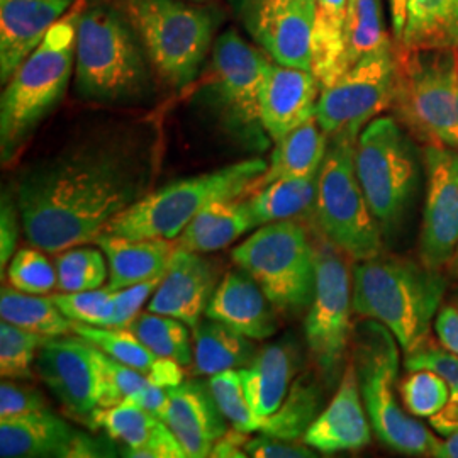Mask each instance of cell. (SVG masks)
Segmentation results:
<instances>
[{"mask_svg": "<svg viewBox=\"0 0 458 458\" xmlns=\"http://www.w3.org/2000/svg\"><path fill=\"white\" fill-rule=\"evenodd\" d=\"M145 168L130 143L100 140L38 165L17 182V208L31 245L60 253L96 242L143 197Z\"/></svg>", "mask_w": 458, "mask_h": 458, "instance_id": "cell-1", "label": "cell"}, {"mask_svg": "<svg viewBox=\"0 0 458 458\" xmlns=\"http://www.w3.org/2000/svg\"><path fill=\"white\" fill-rule=\"evenodd\" d=\"M445 289L440 268L380 253L353 268V312L389 327L408 353L428 340Z\"/></svg>", "mask_w": 458, "mask_h": 458, "instance_id": "cell-2", "label": "cell"}, {"mask_svg": "<svg viewBox=\"0 0 458 458\" xmlns=\"http://www.w3.org/2000/svg\"><path fill=\"white\" fill-rule=\"evenodd\" d=\"M85 2L77 0L45 36L41 45L9 79L0 102V149L7 162L65 94L75 62L79 17Z\"/></svg>", "mask_w": 458, "mask_h": 458, "instance_id": "cell-3", "label": "cell"}, {"mask_svg": "<svg viewBox=\"0 0 458 458\" xmlns=\"http://www.w3.org/2000/svg\"><path fill=\"white\" fill-rule=\"evenodd\" d=\"M262 158H250L219 170L166 183L140 197L106 226L102 234L131 240H177L197 214L216 202L240 199L267 170Z\"/></svg>", "mask_w": 458, "mask_h": 458, "instance_id": "cell-4", "label": "cell"}, {"mask_svg": "<svg viewBox=\"0 0 458 458\" xmlns=\"http://www.w3.org/2000/svg\"><path fill=\"white\" fill-rule=\"evenodd\" d=\"M143 43L128 17L107 5L85 7L77 24L75 85L98 102L140 98L148 85Z\"/></svg>", "mask_w": 458, "mask_h": 458, "instance_id": "cell-5", "label": "cell"}, {"mask_svg": "<svg viewBox=\"0 0 458 458\" xmlns=\"http://www.w3.org/2000/svg\"><path fill=\"white\" fill-rule=\"evenodd\" d=\"M355 168L382 234L395 236L421 187L423 155L394 117L382 115L361 130Z\"/></svg>", "mask_w": 458, "mask_h": 458, "instance_id": "cell-6", "label": "cell"}, {"mask_svg": "<svg viewBox=\"0 0 458 458\" xmlns=\"http://www.w3.org/2000/svg\"><path fill=\"white\" fill-rule=\"evenodd\" d=\"M353 363L363 406L377 438L397 454L433 457L440 440L397 401L401 353L393 331L377 321L361 325Z\"/></svg>", "mask_w": 458, "mask_h": 458, "instance_id": "cell-7", "label": "cell"}, {"mask_svg": "<svg viewBox=\"0 0 458 458\" xmlns=\"http://www.w3.org/2000/svg\"><path fill=\"white\" fill-rule=\"evenodd\" d=\"M360 134L340 131L329 136L318 174L316 219L323 236L352 260L363 262L382 253V229L361 191L355 147Z\"/></svg>", "mask_w": 458, "mask_h": 458, "instance_id": "cell-8", "label": "cell"}, {"mask_svg": "<svg viewBox=\"0 0 458 458\" xmlns=\"http://www.w3.org/2000/svg\"><path fill=\"white\" fill-rule=\"evenodd\" d=\"M123 5L165 81L174 87L192 82L213 47V11L185 0H124Z\"/></svg>", "mask_w": 458, "mask_h": 458, "instance_id": "cell-9", "label": "cell"}, {"mask_svg": "<svg viewBox=\"0 0 458 458\" xmlns=\"http://www.w3.org/2000/svg\"><path fill=\"white\" fill-rule=\"evenodd\" d=\"M393 107L411 131L458 149L457 49H401Z\"/></svg>", "mask_w": 458, "mask_h": 458, "instance_id": "cell-10", "label": "cell"}, {"mask_svg": "<svg viewBox=\"0 0 458 458\" xmlns=\"http://www.w3.org/2000/svg\"><path fill=\"white\" fill-rule=\"evenodd\" d=\"M231 257L276 310L293 314L310 310L316 291V248L295 219L263 225Z\"/></svg>", "mask_w": 458, "mask_h": 458, "instance_id": "cell-11", "label": "cell"}, {"mask_svg": "<svg viewBox=\"0 0 458 458\" xmlns=\"http://www.w3.org/2000/svg\"><path fill=\"white\" fill-rule=\"evenodd\" d=\"M272 62L234 31L214 43L209 102L229 131L251 147L265 145L260 94Z\"/></svg>", "mask_w": 458, "mask_h": 458, "instance_id": "cell-12", "label": "cell"}, {"mask_svg": "<svg viewBox=\"0 0 458 458\" xmlns=\"http://www.w3.org/2000/svg\"><path fill=\"white\" fill-rule=\"evenodd\" d=\"M397 70L399 58L389 39L321 89L314 115L327 136L340 131L360 134L376 115L393 107Z\"/></svg>", "mask_w": 458, "mask_h": 458, "instance_id": "cell-13", "label": "cell"}, {"mask_svg": "<svg viewBox=\"0 0 458 458\" xmlns=\"http://www.w3.org/2000/svg\"><path fill=\"white\" fill-rule=\"evenodd\" d=\"M346 257L327 238L316 248V291L304 327L312 359L327 378L338 372L350 340L353 274Z\"/></svg>", "mask_w": 458, "mask_h": 458, "instance_id": "cell-14", "label": "cell"}, {"mask_svg": "<svg viewBox=\"0 0 458 458\" xmlns=\"http://www.w3.org/2000/svg\"><path fill=\"white\" fill-rule=\"evenodd\" d=\"M426 197L420 231V260L446 267L458 246V149L429 143L423 151Z\"/></svg>", "mask_w": 458, "mask_h": 458, "instance_id": "cell-15", "label": "cell"}, {"mask_svg": "<svg viewBox=\"0 0 458 458\" xmlns=\"http://www.w3.org/2000/svg\"><path fill=\"white\" fill-rule=\"evenodd\" d=\"M316 0H250L238 17L276 64L312 70Z\"/></svg>", "mask_w": 458, "mask_h": 458, "instance_id": "cell-16", "label": "cell"}, {"mask_svg": "<svg viewBox=\"0 0 458 458\" xmlns=\"http://www.w3.org/2000/svg\"><path fill=\"white\" fill-rule=\"evenodd\" d=\"M36 367L68 412L89 418L98 410L100 372L96 344L82 336H48L38 350Z\"/></svg>", "mask_w": 458, "mask_h": 458, "instance_id": "cell-17", "label": "cell"}, {"mask_svg": "<svg viewBox=\"0 0 458 458\" xmlns=\"http://www.w3.org/2000/svg\"><path fill=\"white\" fill-rule=\"evenodd\" d=\"M94 438L75 431L47 410L0 418V457H102Z\"/></svg>", "mask_w": 458, "mask_h": 458, "instance_id": "cell-18", "label": "cell"}, {"mask_svg": "<svg viewBox=\"0 0 458 458\" xmlns=\"http://www.w3.org/2000/svg\"><path fill=\"white\" fill-rule=\"evenodd\" d=\"M217 270L200 253L175 248L164 278L148 302V311L172 316L196 327L217 287Z\"/></svg>", "mask_w": 458, "mask_h": 458, "instance_id": "cell-19", "label": "cell"}, {"mask_svg": "<svg viewBox=\"0 0 458 458\" xmlns=\"http://www.w3.org/2000/svg\"><path fill=\"white\" fill-rule=\"evenodd\" d=\"M321 85L312 70L272 62L260 94L263 130L277 143L316 113Z\"/></svg>", "mask_w": 458, "mask_h": 458, "instance_id": "cell-20", "label": "cell"}, {"mask_svg": "<svg viewBox=\"0 0 458 458\" xmlns=\"http://www.w3.org/2000/svg\"><path fill=\"white\" fill-rule=\"evenodd\" d=\"M360 384L353 360L348 361L338 391L327 410L310 426L302 442L323 454L360 450L370 443V420L361 403Z\"/></svg>", "mask_w": 458, "mask_h": 458, "instance_id": "cell-21", "label": "cell"}, {"mask_svg": "<svg viewBox=\"0 0 458 458\" xmlns=\"http://www.w3.org/2000/svg\"><path fill=\"white\" fill-rule=\"evenodd\" d=\"M77 0H0V81L9 82L22 62Z\"/></svg>", "mask_w": 458, "mask_h": 458, "instance_id": "cell-22", "label": "cell"}, {"mask_svg": "<svg viewBox=\"0 0 458 458\" xmlns=\"http://www.w3.org/2000/svg\"><path fill=\"white\" fill-rule=\"evenodd\" d=\"M168 397L165 423L181 442L187 458L211 457L214 445L228 433V428L209 386L194 380L182 382L168 389Z\"/></svg>", "mask_w": 458, "mask_h": 458, "instance_id": "cell-23", "label": "cell"}, {"mask_svg": "<svg viewBox=\"0 0 458 458\" xmlns=\"http://www.w3.org/2000/svg\"><path fill=\"white\" fill-rule=\"evenodd\" d=\"M90 423L104 429L109 438L123 443L124 457L187 458L164 420L131 403L98 408L90 414Z\"/></svg>", "mask_w": 458, "mask_h": 458, "instance_id": "cell-24", "label": "cell"}, {"mask_svg": "<svg viewBox=\"0 0 458 458\" xmlns=\"http://www.w3.org/2000/svg\"><path fill=\"white\" fill-rule=\"evenodd\" d=\"M274 308L262 287L242 268L228 272L217 284L206 318L228 325L250 340L263 342L277 331Z\"/></svg>", "mask_w": 458, "mask_h": 458, "instance_id": "cell-25", "label": "cell"}, {"mask_svg": "<svg viewBox=\"0 0 458 458\" xmlns=\"http://www.w3.org/2000/svg\"><path fill=\"white\" fill-rule=\"evenodd\" d=\"M299 353L294 344L277 342L263 346L253 360L240 370L248 403L263 421L284 403L294 382Z\"/></svg>", "mask_w": 458, "mask_h": 458, "instance_id": "cell-26", "label": "cell"}, {"mask_svg": "<svg viewBox=\"0 0 458 458\" xmlns=\"http://www.w3.org/2000/svg\"><path fill=\"white\" fill-rule=\"evenodd\" d=\"M96 243L109 263V287L113 291L164 277L175 250V243L164 238L131 240L117 234H100Z\"/></svg>", "mask_w": 458, "mask_h": 458, "instance_id": "cell-27", "label": "cell"}, {"mask_svg": "<svg viewBox=\"0 0 458 458\" xmlns=\"http://www.w3.org/2000/svg\"><path fill=\"white\" fill-rule=\"evenodd\" d=\"M329 136L319 126L316 115L285 134L276 143L265 174L253 183L250 192H257L270 182L291 177L318 175L327 155Z\"/></svg>", "mask_w": 458, "mask_h": 458, "instance_id": "cell-28", "label": "cell"}, {"mask_svg": "<svg viewBox=\"0 0 458 458\" xmlns=\"http://www.w3.org/2000/svg\"><path fill=\"white\" fill-rule=\"evenodd\" d=\"M255 217L250 202L242 199H231L216 202L197 214L192 223L182 231L174 242L175 248L211 253L234 243L250 229L255 228Z\"/></svg>", "mask_w": 458, "mask_h": 458, "instance_id": "cell-29", "label": "cell"}, {"mask_svg": "<svg viewBox=\"0 0 458 458\" xmlns=\"http://www.w3.org/2000/svg\"><path fill=\"white\" fill-rule=\"evenodd\" d=\"M348 0H316L312 24V73L321 89L346 72Z\"/></svg>", "mask_w": 458, "mask_h": 458, "instance_id": "cell-30", "label": "cell"}, {"mask_svg": "<svg viewBox=\"0 0 458 458\" xmlns=\"http://www.w3.org/2000/svg\"><path fill=\"white\" fill-rule=\"evenodd\" d=\"M401 49H458V0H408Z\"/></svg>", "mask_w": 458, "mask_h": 458, "instance_id": "cell-31", "label": "cell"}, {"mask_svg": "<svg viewBox=\"0 0 458 458\" xmlns=\"http://www.w3.org/2000/svg\"><path fill=\"white\" fill-rule=\"evenodd\" d=\"M194 365L199 376L243 369L255 357L250 338L228 325L206 318L196 327Z\"/></svg>", "mask_w": 458, "mask_h": 458, "instance_id": "cell-32", "label": "cell"}, {"mask_svg": "<svg viewBox=\"0 0 458 458\" xmlns=\"http://www.w3.org/2000/svg\"><path fill=\"white\" fill-rule=\"evenodd\" d=\"M321 404L323 393L319 382L312 374H302L293 382L280 408L263 420L259 431L267 437L299 442L319 416Z\"/></svg>", "mask_w": 458, "mask_h": 458, "instance_id": "cell-33", "label": "cell"}, {"mask_svg": "<svg viewBox=\"0 0 458 458\" xmlns=\"http://www.w3.org/2000/svg\"><path fill=\"white\" fill-rule=\"evenodd\" d=\"M248 199L257 226L297 219L311 213L318 196V175L291 177L267 183Z\"/></svg>", "mask_w": 458, "mask_h": 458, "instance_id": "cell-34", "label": "cell"}, {"mask_svg": "<svg viewBox=\"0 0 458 458\" xmlns=\"http://www.w3.org/2000/svg\"><path fill=\"white\" fill-rule=\"evenodd\" d=\"M2 321L24 327L43 336H62L73 331V321L68 319L51 297L28 294L16 287H2L0 293Z\"/></svg>", "mask_w": 458, "mask_h": 458, "instance_id": "cell-35", "label": "cell"}, {"mask_svg": "<svg viewBox=\"0 0 458 458\" xmlns=\"http://www.w3.org/2000/svg\"><path fill=\"white\" fill-rule=\"evenodd\" d=\"M128 327L157 357L179 361L182 367L194 360L189 329L179 319L158 312H140Z\"/></svg>", "mask_w": 458, "mask_h": 458, "instance_id": "cell-36", "label": "cell"}, {"mask_svg": "<svg viewBox=\"0 0 458 458\" xmlns=\"http://www.w3.org/2000/svg\"><path fill=\"white\" fill-rule=\"evenodd\" d=\"M73 331L87 342L96 344L111 359L123 361L140 372L148 374L155 361L158 360V357L141 344V340L130 327H94L75 323Z\"/></svg>", "mask_w": 458, "mask_h": 458, "instance_id": "cell-37", "label": "cell"}, {"mask_svg": "<svg viewBox=\"0 0 458 458\" xmlns=\"http://www.w3.org/2000/svg\"><path fill=\"white\" fill-rule=\"evenodd\" d=\"M107 259L98 248L73 246L55 259L58 287L64 293L100 289L107 278Z\"/></svg>", "mask_w": 458, "mask_h": 458, "instance_id": "cell-38", "label": "cell"}, {"mask_svg": "<svg viewBox=\"0 0 458 458\" xmlns=\"http://www.w3.org/2000/svg\"><path fill=\"white\" fill-rule=\"evenodd\" d=\"M389 39L391 38L384 26L382 0H359L355 13L348 22V68L357 64L365 55L380 48Z\"/></svg>", "mask_w": 458, "mask_h": 458, "instance_id": "cell-39", "label": "cell"}, {"mask_svg": "<svg viewBox=\"0 0 458 458\" xmlns=\"http://www.w3.org/2000/svg\"><path fill=\"white\" fill-rule=\"evenodd\" d=\"M208 386L217 408L234 429L246 435L260 429L262 421L255 416V412L248 403L240 372L225 370V372L214 374L209 377Z\"/></svg>", "mask_w": 458, "mask_h": 458, "instance_id": "cell-40", "label": "cell"}, {"mask_svg": "<svg viewBox=\"0 0 458 458\" xmlns=\"http://www.w3.org/2000/svg\"><path fill=\"white\" fill-rule=\"evenodd\" d=\"M48 336L24 327L0 323V374L7 378H31L36 352Z\"/></svg>", "mask_w": 458, "mask_h": 458, "instance_id": "cell-41", "label": "cell"}, {"mask_svg": "<svg viewBox=\"0 0 458 458\" xmlns=\"http://www.w3.org/2000/svg\"><path fill=\"white\" fill-rule=\"evenodd\" d=\"M9 285L28 294H49L58 285L56 267L39 248H21L13 255L7 268Z\"/></svg>", "mask_w": 458, "mask_h": 458, "instance_id": "cell-42", "label": "cell"}, {"mask_svg": "<svg viewBox=\"0 0 458 458\" xmlns=\"http://www.w3.org/2000/svg\"><path fill=\"white\" fill-rule=\"evenodd\" d=\"M406 411L416 418H431L450 399V384L429 370L410 372L399 386Z\"/></svg>", "mask_w": 458, "mask_h": 458, "instance_id": "cell-43", "label": "cell"}, {"mask_svg": "<svg viewBox=\"0 0 458 458\" xmlns=\"http://www.w3.org/2000/svg\"><path fill=\"white\" fill-rule=\"evenodd\" d=\"M100 372L98 408H113L149 384L145 372H140L123 361L114 360L98 348Z\"/></svg>", "mask_w": 458, "mask_h": 458, "instance_id": "cell-44", "label": "cell"}, {"mask_svg": "<svg viewBox=\"0 0 458 458\" xmlns=\"http://www.w3.org/2000/svg\"><path fill=\"white\" fill-rule=\"evenodd\" d=\"M114 294L109 285L106 289L62 293L51 295V301L73 323L106 327L114 306Z\"/></svg>", "mask_w": 458, "mask_h": 458, "instance_id": "cell-45", "label": "cell"}, {"mask_svg": "<svg viewBox=\"0 0 458 458\" xmlns=\"http://www.w3.org/2000/svg\"><path fill=\"white\" fill-rule=\"evenodd\" d=\"M404 367L408 372L429 370L443 377L450 386L458 384V355L446 346L428 344V340L418 344L406 353Z\"/></svg>", "mask_w": 458, "mask_h": 458, "instance_id": "cell-46", "label": "cell"}, {"mask_svg": "<svg viewBox=\"0 0 458 458\" xmlns=\"http://www.w3.org/2000/svg\"><path fill=\"white\" fill-rule=\"evenodd\" d=\"M164 277L151 278L140 282L131 287L119 289L115 291L114 306H113V314L107 321V327H128L132 323V319L140 314L143 304L147 302L155 291L158 289L160 282Z\"/></svg>", "mask_w": 458, "mask_h": 458, "instance_id": "cell-47", "label": "cell"}, {"mask_svg": "<svg viewBox=\"0 0 458 458\" xmlns=\"http://www.w3.org/2000/svg\"><path fill=\"white\" fill-rule=\"evenodd\" d=\"M47 410L43 395L30 386L4 380L0 386V418Z\"/></svg>", "mask_w": 458, "mask_h": 458, "instance_id": "cell-48", "label": "cell"}, {"mask_svg": "<svg viewBox=\"0 0 458 458\" xmlns=\"http://www.w3.org/2000/svg\"><path fill=\"white\" fill-rule=\"evenodd\" d=\"M310 445L291 442L260 435L257 438H248L245 442V452L248 457L255 458H311L316 457Z\"/></svg>", "mask_w": 458, "mask_h": 458, "instance_id": "cell-49", "label": "cell"}, {"mask_svg": "<svg viewBox=\"0 0 458 458\" xmlns=\"http://www.w3.org/2000/svg\"><path fill=\"white\" fill-rule=\"evenodd\" d=\"M19 208L17 202L13 200L11 194L2 196V208H0V268L2 274L5 270L7 262H11L14 250H16L17 238H19Z\"/></svg>", "mask_w": 458, "mask_h": 458, "instance_id": "cell-50", "label": "cell"}, {"mask_svg": "<svg viewBox=\"0 0 458 458\" xmlns=\"http://www.w3.org/2000/svg\"><path fill=\"white\" fill-rule=\"evenodd\" d=\"M126 403L136 404L143 410L149 411L151 414L158 416L160 420L166 418L168 412V404H170V397H168V389L155 386V384H148L143 389L136 391L126 399Z\"/></svg>", "mask_w": 458, "mask_h": 458, "instance_id": "cell-51", "label": "cell"}, {"mask_svg": "<svg viewBox=\"0 0 458 458\" xmlns=\"http://www.w3.org/2000/svg\"><path fill=\"white\" fill-rule=\"evenodd\" d=\"M435 331L443 346L458 355V308L443 306L435 318Z\"/></svg>", "mask_w": 458, "mask_h": 458, "instance_id": "cell-52", "label": "cell"}, {"mask_svg": "<svg viewBox=\"0 0 458 458\" xmlns=\"http://www.w3.org/2000/svg\"><path fill=\"white\" fill-rule=\"evenodd\" d=\"M429 420L431 428L443 437H448L458 431V384L450 386V399L437 414H433Z\"/></svg>", "mask_w": 458, "mask_h": 458, "instance_id": "cell-53", "label": "cell"}, {"mask_svg": "<svg viewBox=\"0 0 458 458\" xmlns=\"http://www.w3.org/2000/svg\"><path fill=\"white\" fill-rule=\"evenodd\" d=\"M147 376L149 384L160 386L165 389L177 387L183 382L181 363L172 360V359H165V357H158V360L155 361L153 369L148 372Z\"/></svg>", "mask_w": 458, "mask_h": 458, "instance_id": "cell-54", "label": "cell"}, {"mask_svg": "<svg viewBox=\"0 0 458 458\" xmlns=\"http://www.w3.org/2000/svg\"><path fill=\"white\" fill-rule=\"evenodd\" d=\"M248 440L246 433L238 429L228 431L221 440H217L213 446L211 457L219 458H245L248 457L245 452V442Z\"/></svg>", "mask_w": 458, "mask_h": 458, "instance_id": "cell-55", "label": "cell"}, {"mask_svg": "<svg viewBox=\"0 0 458 458\" xmlns=\"http://www.w3.org/2000/svg\"><path fill=\"white\" fill-rule=\"evenodd\" d=\"M391 7V21H393V33L397 45L404 33L406 17H408V0H389Z\"/></svg>", "mask_w": 458, "mask_h": 458, "instance_id": "cell-56", "label": "cell"}, {"mask_svg": "<svg viewBox=\"0 0 458 458\" xmlns=\"http://www.w3.org/2000/svg\"><path fill=\"white\" fill-rule=\"evenodd\" d=\"M433 457L458 458V431L448 435L445 442H438Z\"/></svg>", "mask_w": 458, "mask_h": 458, "instance_id": "cell-57", "label": "cell"}, {"mask_svg": "<svg viewBox=\"0 0 458 458\" xmlns=\"http://www.w3.org/2000/svg\"><path fill=\"white\" fill-rule=\"evenodd\" d=\"M229 5L233 7V11L236 13V16L242 13V9L245 7L246 4L250 2V0H228Z\"/></svg>", "mask_w": 458, "mask_h": 458, "instance_id": "cell-58", "label": "cell"}, {"mask_svg": "<svg viewBox=\"0 0 458 458\" xmlns=\"http://www.w3.org/2000/svg\"><path fill=\"white\" fill-rule=\"evenodd\" d=\"M448 267H450L452 274L458 276V246L457 250H455V253H454V257H452V260H450V263H448Z\"/></svg>", "mask_w": 458, "mask_h": 458, "instance_id": "cell-59", "label": "cell"}, {"mask_svg": "<svg viewBox=\"0 0 458 458\" xmlns=\"http://www.w3.org/2000/svg\"><path fill=\"white\" fill-rule=\"evenodd\" d=\"M357 4H359V0H348V22H350V19H352L353 13H355Z\"/></svg>", "mask_w": 458, "mask_h": 458, "instance_id": "cell-60", "label": "cell"}, {"mask_svg": "<svg viewBox=\"0 0 458 458\" xmlns=\"http://www.w3.org/2000/svg\"><path fill=\"white\" fill-rule=\"evenodd\" d=\"M454 302H455V306H457V308H458V291H457V294H455V299H454Z\"/></svg>", "mask_w": 458, "mask_h": 458, "instance_id": "cell-61", "label": "cell"}, {"mask_svg": "<svg viewBox=\"0 0 458 458\" xmlns=\"http://www.w3.org/2000/svg\"><path fill=\"white\" fill-rule=\"evenodd\" d=\"M192 2H206V0H192Z\"/></svg>", "mask_w": 458, "mask_h": 458, "instance_id": "cell-62", "label": "cell"}]
</instances>
